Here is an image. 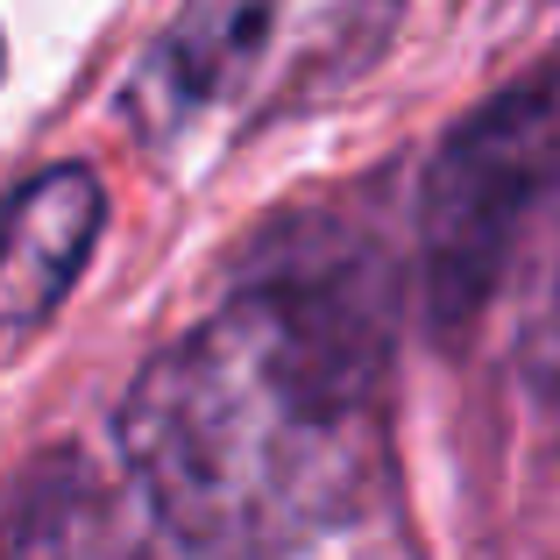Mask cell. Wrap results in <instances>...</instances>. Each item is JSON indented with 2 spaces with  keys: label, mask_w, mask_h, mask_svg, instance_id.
<instances>
[{
  "label": "cell",
  "mask_w": 560,
  "mask_h": 560,
  "mask_svg": "<svg viewBox=\"0 0 560 560\" xmlns=\"http://www.w3.org/2000/svg\"><path fill=\"white\" fill-rule=\"evenodd\" d=\"M114 440L191 560H291L362 518L390 468V341L334 277H277L164 341Z\"/></svg>",
  "instance_id": "6da1fadb"
},
{
  "label": "cell",
  "mask_w": 560,
  "mask_h": 560,
  "mask_svg": "<svg viewBox=\"0 0 560 560\" xmlns=\"http://www.w3.org/2000/svg\"><path fill=\"white\" fill-rule=\"evenodd\" d=\"M560 185V71L504 85L433 150L419 191V262L440 334H462L504 291L518 234Z\"/></svg>",
  "instance_id": "7a4b0ae2"
},
{
  "label": "cell",
  "mask_w": 560,
  "mask_h": 560,
  "mask_svg": "<svg viewBox=\"0 0 560 560\" xmlns=\"http://www.w3.org/2000/svg\"><path fill=\"white\" fill-rule=\"evenodd\" d=\"M277 28V0H191L178 22L142 50L128 79V121L150 142H171L206 107L242 85V71L262 57Z\"/></svg>",
  "instance_id": "3957f363"
},
{
  "label": "cell",
  "mask_w": 560,
  "mask_h": 560,
  "mask_svg": "<svg viewBox=\"0 0 560 560\" xmlns=\"http://www.w3.org/2000/svg\"><path fill=\"white\" fill-rule=\"evenodd\" d=\"M107 228V185L93 164H50L0 206V319L36 327L71 299Z\"/></svg>",
  "instance_id": "277c9868"
},
{
  "label": "cell",
  "mask_w": 560,
  "mask_h": 560,
  "mask_svg": "<svg viewBox=\"0 0 560 560\" xmlns=\"http://www.w3.org/2000/svg\"><path fill=\"white\" fill-rule=\"evenodd\" d=\"M0 71H8V43H0Z\"/></svg>",
  "instance_id": "5b68a950"
}]
</instances>
